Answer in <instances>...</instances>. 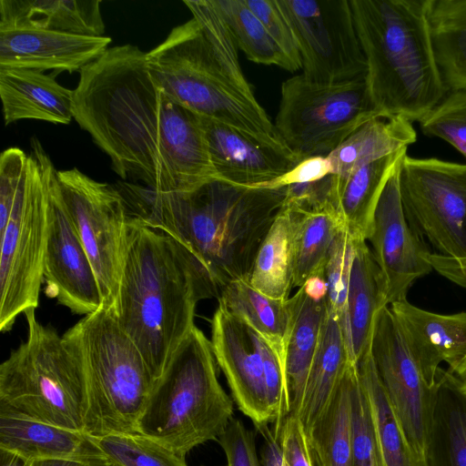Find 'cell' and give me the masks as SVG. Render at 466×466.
Instances as JSON below:
<instances>
[{
	"label": "cell",
	"mask_w": 466,
	"mask_h": 466,
	"mask_svg": "<svg viewBox=\"0 0 466 466\" xmlns=\"http://www.w3.org/2000/svg\"><path fill=\"white\" fill-rule=\"evenodd\" d=\"M73 118L122 179L141 180L156 193L218 179L198 115L155 85L136 46L107 48L80 71Z\"/></svg>",
	"instance_id": "1"
},
{
	"label": "cell",
	"mask_w": 466,
	"mask_h": 466,
	"mask_svg": "<svg viewBox=\"0 0 466 466\" xmlns=\"http://www.w3.org/2000/svg\"><path fill=\"white\" fill-rule=\"evenodd\" d=\"M183 3L192 18L174 27L162 43L146 53L155 85L194 114L300 159L256 98L241 69L236 43L212 1Z\"/></svg>",
	"instance_id": "2"
},
{
	"label": "cell",
	"mask_w": 466,
	"mask_h": 466,
	"mask_svg": "<svg viewBox=\"0 0 466 466\" xmlns=\"http://www.w3.org/2000/svg\"><path fill=\"white\" fill-rule=\"evenodd\" d=\"M128 191L137 206L134 215L188 250L218 299L231 282L248 279L287 187H248L215 179L183 192L137 187Z\"/></svg>",
	"instance_id": "3"
},
{
	"label": "cell",
	"mask_w": 466,
	"mask_h": 466,
	"mask_svg": "<svg viewBox=\"0 0 466 466\" xmlns=\"http://www.w3.org/2000/svg\"><path fill=\"white\" fill-rule=\"evenodd\" d=\"M215 299L198 264L177 240L131 215L112 312L154 381L196 326L198 303Z\"/></svg>",
	"instance_id": "4"
},
{
	"label": "cell",
	"mask_w": 466,
	"mask_h": 466,
	"mask_svg": "<svg viewBox=\"0 0 466 466\" xmlns=\"http://www.w3.org/2000/svg\"><path fill=\"white\" fill-rule=\"evenodd\" d=\"M370 96L383 117L421 120L448 93L428 0H350Z\"/></svg>",
	"instance_id": "5"
},
{
	"label": "cell",
	"mask_w": 466,
	"mask_h": 466,
	"mask_svg": "<svg viewBox=\"0 0 466 466\" xmlns=\"http://www.w3.org/2000/svg\"><path fill=\"white\" fill-rule=\"evenodd\" d=\"M218 368L210 339L195 326L154 381L137 432L182 457L218 441L233 419Z\"/></svg>",
	"instance_id": "6"
},
{
	"label": "cell",
	"mask_w": 466,
	"mask_h": 466,
	"mask_svg": "<svg viewBox=\"0 0 466 466\" xmlns=\"http://www.w3.org/2000/svg\"><path fill=\"white\" fill-rule=\"evenodd\" d=\"M63 337L85 370L88 405L84 432L92 437L138 433L154 380L112 310L102 306Z\"/></svg>",
	"instance_id": "7"
},
{
	"label": "cell",
	"mask_w": 466,
	"mask_h": 466,
	"mask_svg": "<svg viewBox=\"0 0 466 466\" xmlns=\"http://www.w3.org/2000/svg\"><path fill=\"white\" fill-rule=\"evenodd\" d=\"M27 337L0 365V403L31 419L84 431L88 398L81 360L35 309L24 313Z\"/></svg>",
	"instance_id": "8"
},
{
	"label": "cell",
	"mask_w": 466,
	"mask_h": 466,
	"mask_svg": "<svg viewBox=\"0 0 466 466\" xmlns=\"http://www.w3.org/2000/svg\"><path fill=\"white\" fill-rule=\"evenodd\" d=\"M26 177L6 221L0 225V330L10 331L16 318L36 309L44 282L48 228V167L51 159L32 139Z\"/></svg>",
	"instance_id": "9"
},
{
	"label": "cell",
	"mask_w": 466,
	"mask_h": 466,
	"mask_svg": "<svg viewBox=\"0 0 466 466\" xmlns=\"http://www.w3.org/2000/svg\"><path fill=\"white\" fill-rule=\"evenodd\" d=\"M383 117L373 104L365 78L317 83L302 74L281 85L276 130L304 160L328 157L367 122Z\"/></svg>",
	"instance_id": "10"
},
{
	"label": "cell",
	"mask_w": 466,
	"mask_h": 466,
	"mask_svg": "<svg viewBox=\"0 0 466 466\" xmlns=\"http://www.w3.org/2000/svg\"><path fill=\"white\" fill-rule=\"evenodd\" d=\"M210 323L212 350L239 410L254 425L281 421L288 414L281 355L220 304Z\"/></svg>",
	"instance_id": "11"
},
{
	"label": "cell",
	"mask_w": 466,
	"mask_h": 466,
	"mask_svg": "<svg viewBox=\"0 0 466 466\" xmlns=\"http://www.w3.org/2000/svg\"><path fill=\"white\" fill-rule=\"evenodd\" d=\"M399 187L408 223L430 252L466 259V163L406 154Z\"/></svg>",
	"instance_id": "12"
},
{
	"label": "cell",
	"mask_w": 466,
	"mask_h": 466,
	"mask_svg": "<svg viewBox=\"0 0 466 466\" xmlns=\"http://www.w3.org/2000/svg\"><path fill=\"white\" fill-rule=\"evenodd\" d=\"M65 209L96 273L103 307L114 309L131 214L123 194L76 167L56 171Z\"/></svg>",
	"instance_id": "13"
},
{
	"label": "cell",
	"mask_w": 466,
	"mask_h": 466,
	"mask_svg": "<svg viewBox=\"0 0 466 466\" xmlns=\"http://www.w3.org/2000/svg\"><path fill=\"white\" fill-rule=\"evenodd\" d=\"M297 37L302 75L324 84L365 78L350 0H279Z\"/></svg>",
	"instance_id": "14"
},
{
	"label": "cell",
	"mask_w": 466,
	"mask_h": 466,
	"mask_svg": "<svg viewBox=\"0 0 466 466\" xmlns=\"http://www.w3.org/2000/svg\"><path fill=\"white\" fill-rule=\"evenodd\" d=\"M370 352L408 441L425 463L434 385L427 382L411 356L390 306L383 307L376 315Z\"/></svg>",
	"instance_id": "15"
},
{
	"label": "cell",
	"mask_w": 466,
	"mask_h": 466,
	"mask_svg": "<svg viewBox=\"0 0 466 466\" xmlns=\"http://www.w3.org/2000/svg\"><path fill=\"white\" fill-rule=\"evenodd\" d=\"M56 171L48 167V228L43 277L46 293L76 315L103 306L97 279L58 193Z\"/></svg>",
	"instance_id": "16"
},
{
	"label": "cell",
	"mask_w": 466,
	"mask_h": 466,
	"mask_svg": "<svg viewBox=\"0 0 466 466\" xmlns=\"http://www.w3.org/2000/svg\"><path fill=\"white\" fill-rule=\"evenodd\" d=\"M400 166L380 198L367 240L383 277L389 306L406 300L412 284L433 270L427 245L405 217L399 187Z\"/></svg>",
	"instance_id": "17"
},
{
	"label": "cell",
	"mask_w": 466,
	"mask_h": 466,
	"mask_svg": "<svg viewBox=\"0 0 466 466\" xmlns=\"http://www.w3.org/2000/svg\"><path fill=\"white\" fill-rule=\"evenodd\" d=\"M109 36L67 34L39 29L0 30V68H22L55 75L81 71L99 58Z\"/></svg>",
	"instance_id": "18"
},
{
	"label": "cell",
	"mask_w": 466,
	"mask_h": 466,
	"mask_svg": "<svg viewBox=\"0 0 466 466\" xmlns=\"http://www.w3.org/2000/svg\"><path fill=\"white\" fill-rule=\"evenodd\" d=\"M411 356L427 382L433 386L440 364L453 372L466 359V311L439 314L407 299L390 305Z\"/></svg>",
	"instance_id": "19"
},
{
	"label": "cell",
	"mask_w": 466,
	"mask_h": 466,
	"mask_svg": "<svg viewBox=\"0 0 466 466\" xmlns=\"http://www.w3.org/2000/svg\"><path fill=\"white\" fill-rule=\"evenodd\" d=\"M198 116L218 180L263 187L301 161L260 145L222 123Z\"/></svg>",
	"instance_id": "20"
},
{
	"label": "cell",
	"mask_w": 466,
	"mask_h": 466,
	"mask_svg": "<svg viewBox=\"0 0 466 466\" xmlns=\"http://www.w3.org/2000/svg\"><path fill=\"white\" fill-rule=\"evenodd\" d=\"M0 449L29 461L66 460L106 463L107 460L84 431L31 419L0 403Z\"/></svg>",
	"instance_id": "21"
},
{
	"label": "cell",
	"mask_w": 466,
	"mask_h": 466,
	"mask_svg": "<svg viewBox=\"0 0 466 466\" xmlns=\"http://www.w3.org/2000/svg\"><path fill=\"white\" fill-rule=\"evenodd\" d=\"M289 323L284 339L283 368L288 416L300 406L309 370L327 315L326 298L309 296L304 287L287 300Z\"/></svg>",
	"instance_id": "22"
},
{
	"label": "cell",
	"mask_w": 466,
	"mask_h": 466,
	"mask_svg": "<svg viewBox=\"0 0 466 466\" xmlns=\"http://www.w3.org/2000/svg\"><path fill=\"white\" fill-rule=\"evenodd\" d=\"M385 306H389L386 287L370 248L366 240L354 239L346 313L341 325L350 363L356 364L370 348L376 315Z\"/></svg>",
	"instance_id": "23"
},
{
	"label": "cell",
	"mask_w": 466,
	"mask_h": 466,
	"mask_svg": "<svg viewBox=\"0 0 466 466\" xmlns=\"http://www.w3.org/2000/svg\"><path fill=\"white\" fill-rule=\"evenodd\" d=\"M0 97L5 125L22 119L69 124L74 90L30 69L0 68Z\"/></svg>",
	"instance_id": "24"
},
{
	"label": "cell",
	"mask_w": 466,
	"mask_h": 466,
	"mask_svg": "<svg viewBox=\"0 0 466 466\" xmlns=\"http://www.w3.org/2000/svg\"><path fill=\"white\" fill-rule=\"evenodd\" d=\"M99 0H0V30L39 29L101 36Z\"/></svg>",
	"instance_id": "25"
},
{
	"label": "cell",
	"mask_w": 466,
	"mask_h": 466,
	"mask_svg": "<svg viewBox=\"0 0 466 466\" xmlns=\"http://www.w3.org/2000/svg\"><path fill=\"white\" fill-rule=\"evenodd\" d=\"M426 466H466V390L440 368L434 384Z\"/></svg>",
	"instance_id": "26"
},
{
	"label": "cell",
	"mask_w": 466,
	"mask_h": 466,
	"mask_svg": "<svg viewBox=\"0 0 466 466\" xmlns=\"http://www.w3.org/2000/svg\"><path fill=\"white\" fill-rule=\"evenodd\" d=\"M407 154V148L366 163L336 177V210L343 229L354 239L368 240L383 189Z\"/></svg>",
	"instance_id": "27"
},
{
	"label": "cell",
	"mask_w": 466,
	"mask_h": 466,
	"mask_svg": "<svg viewBox=\"0 0 466 466\" xmlns=\"http://www.w3.org/2000/svg\"><path fill=\"white\" fill-rule=\"evenodd\" d=\"M350 362L343 330L337 316L327 309L319 343L296 416L309 438L328 409Z\"/></svg>",
	"instance_id": "28"
},
{
	"label": "cell",
	"mask_w": 466,
	"mask_h": 466,
	"mask_svg": "<svg viewBox=\"0 0 466 466\" xmlns=\"http://www.w3.org/2000/svg\"><path fill=\"white\" fill-rule=\"evenodd\" d=\"M381 466H426L411 448L378 376L370 348L356 363Z\"/></svg>",
	"instance_id": "29"
},
{
	"label": "cell",
	"mask_w": 466,
	"mask_h": 466,
	"mask_svg": "<svg viewBox=\"0 0 466 466\" xmlns=\"http://www.w3.org/2000/svg\"><path fill=\"white\" fill-rule=\"evenodd\" d=\"M416 140L411 122L399 116L378 117L358 128L328 157L333 174L342 177L366 163L408 149Z\"/></svg>",
	"instance_id": "30"
},
{
	"label": "cell",
	"mask_w": 466,
	"mask_h": 466,
	"mask_svg": "<svg viewBox=\"0 0 466 466\" xmlns=\"http://www.w3.org/2000/svg\"><path fill=\"white\" fill-rule=\"evenodd\" d=\"M285 207L292 227V284L299 289L309 279L321 277L334 238L343 226L335 211L306 212Z\"/></svg>",
	"instance_id": "31"
},
{
	"label": "cell",
	"mask_w": 466,
	"mask_h": 466,
	"mask_svg": "<svg viewBox=\"0 0 466 466\" xmlns=\"http://www.w3.org/2000/svg\"><path fill=\"white\" fill-rule=\"evenodd\" d=\"M428 15L448 92L466 89V0H428Z\"/></svg>",
	"instance_id": "32"
},
{
	"label": "cell",
	"mask_w": 466,
	"mask_h": 466,
	"mask_svg": "<svg viewBox=\"0 0 466 466\" xmlns=\"http://www.w3.org/2000/svg\"><path fill=\"white\" fill-rule=\"evenodd\" d=\"M291 218L282 206L263 238L248 281L269 298L288 300L292 284Z\"/></svg>",
	"instance_id": "33"
},
{
	"label": "cell",
	"mask_w": 466,
	"mask_h": 466,
	"mask_svg": "<svg viewBox=\"0 0 466 466\" xmlns=\"http://www.w3.org/2000/svg\"><path fill=\"white\" fill-rule=\"evenodd\" d=\"M349 363L328 409L308 440L315 466H355L350 432L351 375Z\"/></svg>",
	"instance_id": "34"
},
{
	"label": "cell",
	"mask_w": 466,
	"mask_h": 466,
	"mask_svg": "<svg viewBox=\"0 0 466 466\" xmlns=\"http://www.w3.org/2000/svg\"><path fill=\"white\" fill-rule=\"evenodd\" d=\"M218 302L266 339L283 360L284 339L289 323L287 300L263 295L248 280L243 279L228 284Z\"/></svg>",
	"instance_id": "35"
},
{
	"label": "cell",
	"mask_w": 466,
	"mask_h": 466,
	"mask_svg": "<svg viewBox=\"0 0 466 466\" xmlns=\"http://www.w3.org/2000/svg\"><path fill=\"white\" fill-rule=\"evenodd\" d=\"M236 46L254 63L277 66L292 72L291 66L272 37L245 0H211Z\"/></svg>",
	"instance_id": "36"
},
{
	"label": "cell",
	"mask_w": 466,
	"mask_h": 466,
	"mask_svg": "<svg viewBox=\"0 0 466 466\" xmlns=\"http://www.w3.org/2000/svg\"><path fill=\"white\" fill-rule=\"evenodd\" d=\"M90 437L107 461L116 466H187L185 457L140 433Z\"/></svg>",
	"instance_id": "37"
},
{
	"label": "cell",
	"mask_w": 466,
	"mask_h": 466,
	"mask_svg": "<svg viewBox=\"0 0 466 466\" xmlns=\"http://www.w3.org/2000/svg\"><path fill=\"white\" fill-rule=\"evenodd\" d=\"M419 123L425 136L446 141L466 159V89L449 91Z\"/></svg>",
	"instance_id": "38"
},
{
	"label": "cell",
	"mask_w": 466,
	"mask_h": 466,
	"mask_svg": "<svg viewBox=\"0 0 466 466\" xmlns=\"http://www.w3.org/2000/svg\"><path fill=\"white\" fill-rule=\"evenodd\" d=\"M353 241L344 229L337 234L321 274L327 286V309L337 316L340 326L346 313Z\"/></svg>",
	"instance_id": "39"
},
{
	"label": "cell",
	"mask_w": 466,
	"mask_h": 466,
	"mask_svg": "<svg viewBox=\"0 0 466 466\" xmlns=\"http://www.w3.org/2000/svg\"><path fill=\"white\" fill-rule=\"evenodd\" d=\"M350 432L355 466H381L369 403L357 365L351 375Z\"/></svg>",
	"instance_id": "40"
},
{
	"label": "cell",
	"mask_w": 466,
	"mask_h": 466,
	"mask_svg": "<svg viewBox=\"0 0 466 466\" xmlns=\"http://www.w3.org/2000/svg\"><path fill=\"white\" fill-rule=\"evenodd\" d=\"M245 3L260 20L286 56L292 72L301 69L298 40L279 0H245Z\"/></svg>",
	"instance_id": "41"
},
{
	"label": "cell",
	"mask_w": 466,
	"mask_h": 466,
	"mask_svg": "<svg viewBox=\"0 0 466 466\" xmlns=\"http://www.w3.org/2000/svg\"><path fill=\"white\" fill-rule=\"evenodd\" d=\"M218 441L226 455L227 466H261L255 435L240 420L233 418Z\"/></svg>",
	"instance_id": "42"
},
{
	"label": "cell",
	"mask_w": 466,
	"mask_h": 466,
	"mask_svg": "<svg viewBox=\"0 0 466 466\" xmlns=\"http://www.w3.org/2000/svg\"><path fill=\"white\" fill-rule=\"evenodd\" d=\"M279 439L288 466H315L308 437L296 416L289 415L285 419Z\"/></svg>",
	"instance_id": "43"
},
{
	"label": "cell",
	"mask_w": 466,
	"mask_h": 466,
	"mask_svg": "<svg viewBox=\"0 0 466 466\" xmlns=\"http://www.w3.org/2000/svg\"><path fill=\"white\" fill-rule=\"evenodd\" d=\"M329 174H333L329 158L328 157H312L300 161L283 176L266 184L263 187L277 188L313 182Z\"/></svg>",
	"instance_id": "44"
},
{
	"label": "cell",
	"mask_w": 466,
	"mask_h": 466,
	"mask_svg": "<svg viewBox=\"0 0 466 466\" xmlns=\"http://www.w3.org/2000/svg\"><path fill=\"white\" fill-rule=\"evenodd\" d=\"M256 430L262 437V446L260 450L261 466H283L284 453L280 441L271 430L268 424L254 425Z\"/></svg>",
	"instance_id": "45"
},
{
	"label": "cell",
	"mask_w": 466,
	"mask_h": 466,
	"mask_svg": "<svg viewBox=\"0 0 466 466\" xmlns=\"http://www.w3.org/2000/svg\"><path fill=\"white\" fill-rule=\"evenodd\" d=\"M428 259L433 269L466 289V259L458 260L431 253H429Z\"/></svg>",
	"instance_id": "46"
},
{
	"label": "cell",
	"mask_w": 466,
	"mask_h": 466,
	"mask_svg": "<svg viewBox=\"0 0 466 466\" xmlns=\"http://www.w3.org/2000/svg\"><path fill=\"white\" fill-rule=\"evenodd\" d=\"M306 292L317 299H325L327 296V286L321 277H312L303 285Z\"/></svg>",
	"instance_id": "47"
},
{
	"label": "cell",
	"mask_w": 466,
	"mask_h": 466,
	"mask_svg": "<svg viewBox=\"0 0 466 466\" xmlns=\"http://www.w3.org/2000/svg\"><path fill=\"white\" fill-rule=\"evenodd\" d=\"M106 463H93L66 460H44L31 461V466H106Z\"/></svg>",
	"instance_id": "48"
},
{
	"label": "cell",
	"mask_w": 466,
	"mask_h": 466,
	"mask_svg": "<svg viewBox=\"0 0 466 466\" xmlns=\"http://www.w3.org/2000/svg\"><path fill=\"white\" fill-rule=\"evenodd\" d=\"M0 466H31V461L14 452L0 449Z\"/></svg>",
	"instance_id": "49"
},
{
	"label": "cell",
	"mask_w": 466,
	"mask_h": 466,
	"mask_svg": "<svg viewBox=\"0 0 466 466\" xmlns=\"http://www.w3.org/2000/svg\"><path fill=\"white\" fill-rule=\"evenodd\" d=\"M451 373L455 376L461 387L466 390V359L453 372Z\"/></svg>",
	"instance_id": "50"
},
{
	"label": "cell",
	"mask_w": 466,
	"mask_h": 466,
	"mask_svg": "<svg viewBox=\"0 0 466 466\" xmlns=\"http://www.w3.org/2000/svg\"><path fill=\"white\" fill-rule=\"evenodd\" d=\"M106 466H116V465L108 462V464Z\"/></svg>",
	"instance_id": "51"
},
{
	"label": "cell",
	"mask_w": 466,
	"mask_h": 466,
	"mask_svg": "<svg viewBox=\"0 0 466 466\" xmlns=\"http://www.w3.org/2000/svg\"><path fill=\"white\" fill-rule=\"evenodd\" d=\"M283 466H288V465L286 464L285 461H284V465H283Z\"/></svg>",
	"instance_id": "52"
},
{
	"label": "cell",
	"mask_w": 466,
	"mask_h": 466,
	"mask_svg": "<svg viewBox=\"0 0 466 466\" xmlns=\"http://www.w3.org/2000/svg\"><path fill=\"white\" fill-rule=\"evenodd\" d=\"M225 466H227V465H225Z\"/></svg>",
	"instance_id": "53"
}]
</instances>
